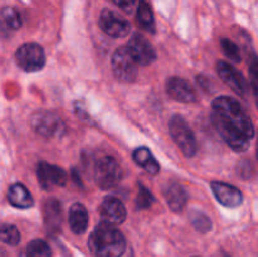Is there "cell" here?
Segmentation results:
<instances>
[{
    "label": "cell",
    "instance_id": "cell-2",
    "mask_svg": "<svg viewBox=\"0 0 258 257\" xmlns=\"http://www.w3.org/2000/svg\"><path fill=\"white\" fill-rule=\"evenodd\" d=\"M88 248L95 257H122L126 251V238L113 224L101 222L90 234Z\"/></svg>",
    "mask_w": 258,
    "mask_h": 257
},
{
    "label": "cell",
    "instance_id": "cell-1",
    "mask_svg": "<svg viewBox=\"0 0 258 257\" xmlns=\"http://www.w3.org/2000/svg\"><path fill=\"white\" fill-rule=\"evenodd\" d=\"M212 122L227 145L234 151H246L254 138V126L241 103L229 96L212 102Z\"/></svg>",
    "mask_w": 258,
    "mask_h": 257
},
{
    "label": "cell",
    "instance_id": "cell-16",
    "mask_svg": "<svg viewBox=\"0 0 258 257\" xmlns=\"http://www.w3.org/2000/svg\"><path fill=\"white\" fill-rule=\"evenodd\" d=\"M68 223L73 233L82 234L88 228V211L82 203H73L68 212Z\"/></svg>",
    "mask_w": 258,
    "mask_h": 257
},
{
    "label": "cell",
    "instance_id": "cell-30",
    "mask_svg": "<svg viewBox=\"0 0 258 257\" xmlns=\"http://www.w3.org/2000/svg\"><path fill=\"white\" fill-rule=\"evenodd\" d=\"M257 159H258V141H257Z\"/></svg>",
    "mask_w": 258,
    "mask_h": 257
},
{
    "label": "cell",
    "instance_id": "cell-17",
    "mask_svg": "<svg viewBox=\"0 0 258 257\" xmlns=\"http://www.w3.org/2000/svg\"><path fill=\"white\" fill-rule=\"evenodd\" d=\"M164 197L169 208L174 212H181L188 203V193L179 183H171L164 190Z\"/></svg>",
    "mask_w": 258,
    "mask_h": 257
},
{
    "label": "cell",
    "instance_id": "cell-10",
    "mask_svg": "<svg viewBox=\"0 0 258 257\" xmlns=\"http://www.w3.org/2000/svg\"><path fill=\"white\" fill-rule=\"evenodd\" d=\"M131 54L139 63V66H149L156 59V52L151 43L140 33H134L127 43Z\"/></svg>",
    "mask_w": 258,
    "mask_h": 257
},
{
    "label": "cell",
    "instance_id": "cell-32",
    "mask_svg": "<svg viewBox=\"0 0 258 257\" xmlns=\"http://www.w3.org/2000/svg\"><path fill=\"white\" fill-rule=\"evenodd\" d=\"M133 2H135V0H133Z\"/></svg>",
    "mask_w": 258,
    "mask_h": 257
},
{
    "label": "cell",
    "instance_id": "cell-8",
    "mask_svg": "<svg viewBox=\"0 0 258 257\" xmlns=\"http://www.w3.org/2000/svg\"><path fill=\"white\" fill-rule=\"evenodd\" d=\"M98 24L102 32L111 38L126 37L131 29L128 20L111 9H103L101 12Z\"/></svg>",
    "mask_w": 258,
    "mask_h": 257
},
{
    "label": "cell",
    "instance_id": "cell-20",
    "mask_svg": "<svg viewBox=\"0 0 258 257\" xmlns=\"http://www.w3.org/2000/svg\"><path fill=\"white\" fill-rule=\"evenodd\" d=\"M22 27L19 12L12 7H4L0 10V29L4 32H15Z\"/></svg>",
    "mask_w": 258,
    "mask_h": 257
},
{
    "label": "cell",
    "instance_id": "cell-7",
    "mask_svg": "<svg viewBox=\"0 0 258 257\" xmlns=\"http://www.w3.org/2000/svg\"><path fill=\"white\" fill-rule=\"evenodd\" d=\"M15 62L25 72H37L45 65V53L37 43H25L15 52Z\"/></svg>",
    "mask_w": 258,
    "mask_h": 257
},
{
    "label": "cell",
    "instance_id": "cell-29",
    "mask_svg": "<svg viewBox=\"0 0 258 257\" xmlns=\"http://www.w3.org/2000/svg\"><path fill=\"white\" fill-rule=\"evenodd\" d=\"M19 257H28V256H27V253H25V252H23V253H20Z\"/></svg>",
    "mask_w": 258,
    "mask_h": 257
},
{
    "label": "cell",
    "instance_id": "cell-11",
    "mask_svg": "<svg viewBox=\"0 0 258 257\" xmlns=\"http://www.w3.org/2000/svg\"><path fill=\"white\" fill-rule=\"evenodd\" d=\"M217 73L221 77V80L231 88L232 91L239 96H244L247 92V82L244 80L243 75L237 70L236 67L228 62L219 60L217 63Z\"/></svg>",
    "mask_w": 258,
    "mask_h": 257
},
{
    "label": "cell",
    "instance_id": "cell-12",
    "mask_svg": "<svg viewBox=\"0 0 258 257\" xmlns=\"http://www.w3.org/2000/svg\"><path fill=\"white\" fill-rule=\"evenodd\" d=\"M166 93L173 100L181 103H193L198 101V95L190 82L181 77H170L166 81Z\"/></svg>",
    "mask_w": 258,
    "mask_h": 257
},
{
    "label": "cell",
    "instance_id": "cell-14",
    "mask_svg": "<svg viewBox=\"0 0 258 257\" xmlns=\"http://www.w3.org/2000/svg\"><path fill=\"white\" fill-rule=\"evenodd\" d=\"M100 214L102 222L116 226L125 222L127 211L122 202L116 197H106L100 207Z\"/></svg>",
    "mask_w": 258,
    "mask_h": 257
},
{
    "label": "cell",
    "instance_id": "cell-4",
    "mask_svg": "<svg viewBox=\"0 0 258 257\" xmlns=\"http://www.w3.org/2000/svg\"><path fill=\"white\" fill-rule=\"evenodd\" d=\"M169 131L181 153L186 158H193L198 151V143L185 118L180 115H174L169 121Z\"/></svg>",
    "mask_w": 258,
    "mask_h": 257
},
{
    "label": "cell",
    "instance_id": "cell-9",
    "mask_svg": "<svg viewBox=\"0 0 258 257\" xmlns=\"http://www.w3.org/2000/svg\"><path fill=\"white\" fill-rule=\"evenodd\" d=\"M38 183L44 190H52L54 186L66 185L68 175L62 168L47 161H39L37 165Z\"/></svg>",
    "mask_w": 258,
    "mask_h": 257
},
{
    "label": "cell",
    "instance_id": "cell-5",
    "mask_svg": "<svg viewBox=\"0 0 258 257\" xmlns=\"http://www.w3.org/2000/svg\"><path fill=\"white\" fill-rule=\"evenodd\" d=\"M33 130L44 138H60L66 133V125L62 118L49 110H38L29 118Z\"/></svg>",
    "mask_w": 258,
    "mask_h": 257
},
{
    "label": "cell",
    "instance_id": "cell-24",
    "mask_svg": "<svg viewBox=\"0 0 258 257\" xmlns=\"http://www.w3.org/2000/svg\"><path fill=\"white\" fill-rule=\"evenodd\" d=\"M0 242L9 246H17L20 242V232L14 224L0 223Z\"/></svg>",
    "mask_w": 258,
    "mask_h": 257
},
{
    "label": "cell",
    "instance_id": "cell-3",
    "mask_svg": "<svg viewBox=\"0 0 258 257\" xmlns=\"http://www.w3.org/2000/svg\"><path fill=\"white\" fill-rule=\"evenodd\" d=\"M93 178L98 188L108 190L118 185L122 179V168L113 156L103 155L95 160L92 166Z\"/></svg>",
    "mask_w": 258,
    "mask_h": 257
},
{
    "label": "cell",
    "instance_id": "cell-27",
    "mask_svg": "<svg viewBox=\"0 0 258 257\" xmlns=\"http://www.w3.org/2000/svg\"><path fill=\"white\" fill-rule=\"evenodd\" d=\"M249 77H251V86L253 90L254 100L258 108V57L254 55L249 63Z\"/></svg>",
    "mask_w": 258,
    "mask_h": 257
},
{
    "label": "cell",
    "instance_id": "cell-6",
    "mask_svg": "<svg viewBox=\"0 0 258 257\" xmlns=\"http://www.w3.org/2000/svg\"><path fill=\"white\" fill-rule=\"evenodd\" d=\"M112 71L115 77L121 82H134L138 77L139 63L131 54L127 47H120L112 55Z\"/></svg>",
    "mask_w": 258,
    "mask_h": 257
},
{
    "label": "cell",
    "instance_id": "cell-19",
    "mask_svg": "<svg viewBox=\"0 0 258 257\" xmlns=\"http://www.w3.org/2000/svg\"><path fill=\"white\" fill-rule=\"evenodd\" d=\"M133 159L139 166L144 168L146 173L150 175H156L160 171V165L158 160L154 158L153 153L146 146H140L133 151Z\"/></svg>",
    "mask_w": 258,
    "mask_h": 257
},
{
    "label": "cell",
    "instance_id": "cell-21",
    "mask_svg": "<svg viewBox=\"0 0 258 257\" xmlns=\"http://www.w3.org/2000/svg\"><path fill=\"white\" fill-rule=\"evenodd\" d=\"M136 20L144 30L149 33L155 32V20H154L153 10L145 0H140L139 3L138 10H136Z\"/></svg>",
    "mask_w": 258,
    "mask_h": 257
},
{
    "label": "cell",
    "instance_id": "cell-33",
    "mask_svg": "<svg viewBox=\"0 0 258 257\" xmlns=\"http://www.w3.org/2000/svg\"><path fill=\"white\" fill-rule=\"evenodd\" d=\"M194 257H197V256H194Z\"/></svg>",
    "mask_w": 258,
    "mask_h": 257
},
{
    "label": "cell",
    "instance_id": "cell-22",
    "mask_svg": "<svg viewBox=\"0 0 258 257\" xmlns=\"http://www.w3.org/2000/svg\"><path fill=\"white\" fill-rule=\"evenodd\" d=\"M25 253L28 257H52V249L49 244L43 239H33L27 244Z\"/></svg>",
    "mask_w": 258,
    "mask_h": 257
},
{
    "label": "cell",
    "instance_id": "cell-15",
    "mask_svg": "<svg viewBox=\"0 0 258 257\" xmlns=\"http://www.w3.org/2000/svg\"><path fill=\"white\" fill-rule=\"evenodd\" d=\"M43 217L48 233L54 234L62 228V206L55 198H48L43 206Z\"/></svg>",
    "mask_w": 258,
    "mask_h": 257
},
{
    "label": "cell",
    "instance_id": "cell-13",
    "mask_svg": "<svg viewBox=\"0 0 258 257\" xmlns=\"http://www.w3.org/2000/svg\"><path fill=\"white\" fill-rule=\"evenodd\" d=\"M211 188L217 201L227 208H236L243 203V193L231 184L212 181Z\"/></svg>",
    "mask_w": 258,
    "mask_h": 257
},
{
    "label": "cell",
    "instance_id": "cell-23",
    "mask_svg": "<svg viewBox=\"0 0 258 257\" xmlns=\"http://www.w3.org/2000/svg\"><path fill=\"white\" fill-rule=\"evenodd\" d=\"M189 218H190V222L194 226V228L198 232H201V233H208V232L212 231V227H213L212 219L203 212L194 209V211L189 213Z\"/></svg>",
    "mask_w": 258,
    "mask_h": 257
},
{
    "label": "cell",
    "instance_id": "cell-26",
    "mask_svg": "<svg viewBox=\"0 0 258 257\" xmlns=\"http://www.w3.org/2000/svg\"><path fill=\"white\" fill-rule=\"evenodd\" d=\"M136 208L138 209H148L154 203V196L146 186L143 184H139L138 197H136Z\"/></svg>",
    "mask_w": 258,
    "mask_h": 257
},
{
    "label": "cell",
    "instance_id": "cell-18",
    "mask_svg": "<svg viewBox=\"0 0 258 257\" xmlns=\"http://www.w3.org/2000/svg\"><path fill=\"white\" fill-rule=\"evenodd\" d=\"M8 201L13 207L19 209H28L34 204V199H33L30 191L28 190L27 186L20 183L10 185L9 190H8Z\"/></svg>",
    "mask_w": 258,
    "mask_h": 257
},
{
    "label": "cell",
    "instance_id": "cell-28",
    "mask_svg": "<svg viewBox=\"0 0 258 257\" xmlns=\"http://www.w3.org/2000/svg\"><path fill=\"white\" fill-rule=\"evenodd\" d=\"M112 2L115 3L116 5H118L120 8H122V9L128 10V8L131 7V3H133V0H112Z\"/></svg>",
    "mask_w": 258,
    "mask_h": 257
},
{
    "label": "cell",
    "instance_id": "cell-31",
    "mask_svg": "<svg viewBox=\"0 0 258 257\" xmlns=\"http://www.w3.org/2000/svg\"><path fill=\"white\" fill-rule=\"evenodd\" d=\"M224 257H229V256H227V254H226V256H224Z\"/></svg>",
    "mask_w": 258,
    "mask_h": 257
},
{
    "label": "cell",
    "instance_id": "cell-25",
    "mask_svg": "<svg viewBox=\"0 0 258 257\" xmlns=\"http://www.w3.org/2000/svg\"><path fill=\"white\" fill-rule=\"evenodd\" d=\"M219 43H221L222 50H223L224 55H226L227 58H229V59L233 60V62L236 63L241 62V50H239L238 45H237L233 40L228 39V38H221Z\"/></svg>",
    "mask_w": 258,
    "mask_h": 257
}]
</instances>
